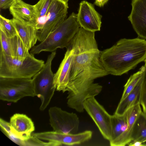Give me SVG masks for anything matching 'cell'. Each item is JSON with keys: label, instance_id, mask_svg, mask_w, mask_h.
Instances as JSON below:
<instances>
[{"label": "cell", "instance_id": "cell-1", "mask_svg": "<svg viewBox=\"0 0 146 146\" xmlns=\"http://www.w3.org/2000/svg\"><path fill=\"white\" fill-rule=\"evenodd\" d=\"M95 33L80 27L68 46L74 53L69 81L64 92H68V106L79 112L84 111L85 100L95 97L102 90L101 85L94 83L95 80L109 74L100 61Z\"/></svg>", "mask_w": 146, "mask_h": 146}, {"label": "cell", "instance_id": "cell-2", "mask_svg": "<svg viewBox=\"0 0 146 146\" xmlns=\"http://www.w3.org/2000/svg\"><path fill=\"white\" fill-rule=\"evenodd\" d=\"M146 58V40L139 37L121 39L100 52V60L105 70L116 76L133 69Z\"/></svg>", "mask_w": 146, "mask_h": 146}, {"label": "cell", "instance_id": "cell-3", "mask_svg": "<svg viewBox=\"0 0 146 146\" xmlns=\"http://www.w3.org/2000/svg\"><path fill=\"white\" fill-rule=\"evenodd\" d=\"M77 15L72 13L44 40L32 47L30 53L34 55L42 51L52 52L58 48H67L80 27Z\"/></svg>", "mask_w": 146, "mask_h": 146}, {"label": "cell", "instance_id": "cell-4", "mask_svg": "<svg viewBox=\"0 0 146 146\" xmlns=\"http://www.w3.org/2000/svg\"><path fill=\"white\" fill-rule=\"evenodd\" d=\"M44 61L30 53L24 58L8 56L0 51V77L32 78L43 67Z\"/></svg>", "mask_w": 146, "mask_h": 146}, {"label": "cell", "instance_id": "cell-5", "mask_svg": "<svg viewBox=\"0 0 146 146\" xmlns=\"http://www.w3.org/2000/svg\"><path fill=\"white\" fill-rule=\"evenodd\" d=\"M56 54V51L51 52L43 67L32 78L35 95L40 100V110L42 111L48 105L56 90L53 84L54 74L51 69Z\"/></svg>", "mask_w": 146, "mask_h": 146}, {"label": "cell", "instance_id": "cell-6", "mask_svg": "<svg viewBox=\"0 0 146 146\" xmlns=\"http://www.w3.org/2000/svg\"><path fill=\"white\" fill-rule=\"evenodd\" d=\"M35 96L32 78L0 77V99L16 103L27 96Z\"/></svg>", "mask_w": 146, "mask_h": 146}, {"label": "cell", "instance_id": "cell-7", "mask_svg": "<svg viewBox=\"0 0 146 146\" xmlns=\"http://www.w3.org/2000/svg\"><path fill=\"white\" fill-rule=\"evenodd\" d=\"M83 105L84 109L95 123L103 137L110 141L112 136L111 115L95 97L86 99Z\"/></svg>", "mask_w": 146, "mask_h": 146}, {"label": "cell", "instance_id": "cell-8", "mask_svg": "<svg viewBox=\"0 0 146 146\" xmlns=\"http://www.w3.org/2000/svg\"><path fill=\"white\" fill-rule=\"evenodd\" d=\"M50 124L53 131L64 133L76 134L80 124L77 115L54 106L48 110Z\"/></svg>", "mask_w": 146, "mask_h": 146}, {"label": "cell", "instance_id": "cell-9", "mask_svg": "<svg viewBox=\"0 0 146 146\" xmlns=\"http://www.w3.org/2000/svg\"><path fill=\"white\" fill-rule=\"evenodd\" d=\"M68 8V5L60 1L52 0L43 28L38 31V40H44L66 19Z\"/></svg>", "mask_w": 146, "mask_h": 146}, {"label": "cell", "instance_id": "cell-10", "mask_svg": "<svg viewBox=\"0 0 146 146\" xmlns=\"http://www.w3.org/2000/svg\"><path fill=\"white\" fill-rule=\"evenodd\" d=\"M9 123L11 132L7 136L17 144L25 146L35 130L33 121L26 115L16 113L11 117Z\"/></svg>", "mask_w": 146, "mask_h": 146}, {"label": "cell", "instance_id": "cell-11", "mask_svg": "<svg viewBox=\"0 0 146 146\" xmlns=\"http://www.w3.org/2000/svg\"><path fill=\"white\" fill-rule=\"evenodd\" d=\"M92 132L86 130L78 133H64L54 131L33 133L32 136L40 139L52 142L58 146L79 145L88 141L92 136Z\"/></svg>", "mask_w": 146, "mask_h": 146}, {"label": "cell", "instance_id": "cell-12", "mask_svg": "<svg viewBox=\"0 0 146 146\" xmlns=\"http://www.w3.org/2000/svg\"><path fill=\"white\" fill-rule=\"evenodd\" d=\"M77 15L80 27L92 32L100 31L102 17L96 11L93 4L86 1H82Z\"/></svg>", "mask_w": 146, "mask_h": 146}, {"label": "cell", "instance_id": "cell-13", "mask_svg": "<svg viewBox=\"0 0 146 146\" xmlns=\"http://www.w3.org/2000/svg\"><path fill=\"white\" fill-rule=\"evenodd\" d=\"M128 18L139 38L146 39V0H131Z\"/></svg>", "mask_w": 146, "mask_h": 146}, {"label": "cell", "instance_id": "cell-14", "mask_svg": "<svg viewBox=\"0 0 146 146\" xmlns=\"http://www.w3.org/2000/svg\"><path fill=\"white\" fill-rule=\"evenodd\" d=\"M74 53V49L68 46L57 72L54 74L53 84L56 90L64 92L69 83Z\"/></svg>", "mask_w": 146, "mask_h": 146}, {"label": "cell", "instance_id": "cell-15", "mask_svg": "<svg viewBox=\"0 0 146 146\" xmlns=\"http://www.w3.org/2000/svg\"><path fill=\"white\" fill-rule=\"evenodd\" d=\"M9 9L13 18L33 25L36 28L39 19L34 5L27 3L22 0H15Z\"/></svg>", "mask_w": 146, "mask_h": 146}, {"label": "cell", "instance_id": "cell-16", "mask_svg": "<svg viewBox=\"0 0 146 146\" xmlns=\"http://www.w3.org/2000/svg\"><path fill=\"white\" fill-rule=\"evenodd\" d=\"M19 36L26 47L29 50L35 45L38 40V30L34 25L25 23L13 18L11 19Z\"/></svg>", "mask_w": 146, "mask_h": 146}, {"label": "cell", "instance_id": "cell-17", "mask_svg": "<svg viewBox=\"0 0 146 146\" xmlns=\"http://www.w3.org/2000/svg\"><path fill=\"white\" fill-rule=\"evenodd\" d=\"M146 75V70L143 72L133 89L124 98L120 100L114 114L122 115L130 108L140 104L142 89Z\"/></svg>", "mask_w": 146, "mask_h": 146}, {"label": "cell", "instance_id": "cell-18", "mask_svg": "<svg viewBox=\"0 0 146 146\" xmlns=\"http://www.w3.org/2000/svg\"><path fill=\"white\" fill-rule=\"evenodd\" d=\"M140 104L133 106L126 111L128 126L127 129L115 139L110 141L111 146H124L131 141V135L135 122L142 111Z\"/></svg>", "mask_w": 146, "mask_h": 146}, {"label": "cell", "instance_id": "cell-19", "mask_svg": "<svg viewBox=\"0 0 146 146\" xmlns=\"http://www.w3.org/2000/svg\"><path fill=\"white\" fill-rule=\"evenodd\" d=\"M131 140V142L139 141L143 143L146 142V115L142 111L134 125Z\"/></svg>", "mask_w": 146, "mask_h": 146}, {"label": "cell", "instance_id": "cell-20", "mask_svg": "<svg viewBox=\"0 0 146 146\" xmlns=\"http://www.w3.org/2000/svg\"><path fill=\"white\" fill-rule=\"evenodd\" d=\"M111 123L112 136L109 141L115 139L127 129L128 123L126 112L122 115L114 114L111 115Z\"/></svg>", "mask_w": 146, "mask_h": 146}, {"label": "cell", "instance_id": "cell-21", "mask_svg": "<svg viewBox=\"0 0 146 146\" xmlns=\"http://www.w3.org/2000/svg\"><path fill=\"white\" fill-rule=\"evenodd\" d=\"M12 46V57L21 58L26 57L30 54L19 36L17 35L11 38Z\"/></svg>", "mask_w": 146, "mask_h": 146}, {"label": "cell", "instance_id": "cell-22", "mask_svg": "<svg viewBox=\"0 0 146 146\" xmlns=\"http://www.w3.org/2000/svg\"><path fill=\"white\" fill-rule=\"evenodd\" d=\"M146 70V65L143 66L139 70L131 75L124 86V89L121 98L122 100L131 92L136 86L143 72Z\"/></svg>", "mask_w": 146, "mask_h": 146}, {"label": "cell", "instance_id": "cell-23", "mask_svg": "<svg viewBox=\"0 0 146 146\" xmlns=\"http://www.w3.org/2000/svg\"><path fill=\"white\" fill-rule=\"evenodd\" d=\"M0 30L9 38H12L17 35L11 19H7L1 15H0Z\"/></svg>", "mask_w": 146, "mask_h": 146}, {"label": "cell", "instance_id": "cell-24", "mask_svg": "<svg viewBox=\"0 0 146 146\" xmlns=\"http://www.w3.org/2000/svg\"><path fill=\"white\" fill-rule=\"evenodd\" d=\"M0 51L8 56H12L11 38L7 37L2 31L0 30Z\"/></svg>", "mask_w": 146, "mask_h": 146}, {"label": "cell", "instance_id": "cell-25", "mask_svg": "<svg viewBox=\"0 0 146 146\" xmlns=\"http://www.w3.org/2000/svg\"><path fill=\"white\" fill-rule=\"evenodd\" d=\"M52 1V0H39L34 5L39 20L40 18L46 16Z\"/></svg>", "mask_w": 146, "mask_h": 146}, {"label": "cell", "instance_id": "cell-26", "mask_svg": "<svg viewBox=\"0 0 146 146\" xmlns=\"http://www.w3.org/2000/svg\"><path fill=\"white\" fill-rule=\"evenodd\" d=\"M140 104L142 106L143 112L146 115V79L142 89Z\"/></svg>", "mask_w": 146, "mask_h": 146}, {"label": "cell", "instance_id": "cell-27", "mask_svg": "<svg viewBox=\"0 0 146 146\" xmlns=\"http://www.w3.org/2000/svg\"><path fill=\"white\" fill-rule=\"evenodd\" d=\"M15 0H0L1 9H5L9 8Z\"/></svg>", "mask_w": 146, "mask_h": 146}, {"label": "cell", "instance_id": "cell-28", "mask_svg": "<svg viewBox=\"0 0 146 146\" xmlns=\"http://www.w3.org/2000/svg\"><path fill=\"white\" fill-rule=\"evenodd\" d=\"M109 0H95V5L100 7H103L108 1Z\"/></svg>", "mask_w": 146, "mask_h": 146}, {"label": "cell", "instance_id": "cell-29", "mask_svg": "<svg viewBox=\"0 0 146 146\" xmlns=\"http://www.w3.org/2000/svg\"><path fill=\"white\" fill-rule=\"evenodd\" d=\"M144 143L139 141H132L129 143L127 145L131 146H146Z\"/></svg>", "mask_w": 146, "mask_h": 146}, {"label": "cell", "instance_id": "cell-30", "mask_svg": "<svg viewBox=\"0 0 146 146\" xmlns=\"http://www.w3.org/2000/svg\"><path fill=\"white\" fill-rule=\"evenodd\" d=\"M62 2L66 5H68V2L69 0H58Z\"/></svg>", "mask_w": 146, "mask_h": 146}, {"label": "cell", "instance_id": "cell-31", "mask_svg": "<svg viewBox=\"0 0 146 146\" xmlns=\"http://www.w3.org/2000/svg\"><path fill=\"white\" fill-rule=\"evenodd\" d=\"M144 61L145 62V64L146 65V58L145 59V60Z\"/></svg>", "mask_w": 146, "mask_h": 146}]
</instances>
